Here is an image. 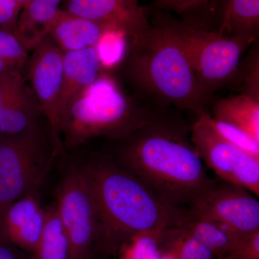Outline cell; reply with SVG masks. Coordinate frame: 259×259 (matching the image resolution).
<instances>
[{
    "instance_id": "6da1fadb",
    "label": "cell",
    "mask_w": 259,
    "mask_h": 259,
    "mask_svg": "<svg viewBox=\"0 0 259 259\" xmlns=\"http://www.w3.org/2000/svg\"><path fill=\"white\" fill-rule=\"evenodd\" d=\"M177 110H161L113 142L109 153L166 202L186 209L215 182L190 139V127Z\"/></svg>"
},
{
    "instance_id": "7a4b0ae2",
    "label": "cell",
    "mask_w": 259,
    "mask_h": 259,
    "mask_svg": "<svg viewBox=\"0 0 259 259\" xmlns=\"http://www.w3.org/2000/svg\"><path fill=\"white\" fill-rule=\"evenodd\" d=\"M79 166L96 209L98 245L107 254L134 235L179 229L188 220L187 209L163 200L109 153L92 155Z\"/></svg>"
},
{
    "instance_id": "3957f363",
    "label": "cell",
    "mask_w": 259,
    "mask_h": 259,
    "mask_svg": "<svg viewBox=\"0 0 259 259\" xmlns=\"http://www.w3.org/2000/svg\"><path fill=\"white\" fill-rule=\"evenodd\" d=\"M112 69L122 88L148 107L197 116L208 112L212 99L199 84L185 51L164 28L151 25L126 39L125 53Z\"/></svg>"
},
{
    "instance_id": "277c9868",
    "label": "cell",
    "mask_w": 259,
    "mask_h": 259,
    "mask_svg": "<svg viewBox=\"0 0 259 259\" xmlns=\"http://www.w3.org/2000/svg\"><path fill=\"white\" fill-rule=\"evenodd\" d=\"M136 100L107 70L79 93L59 119L64 153L90 140L122 139L146 123L158 112Z\"/></svg>"
},
{
    "instance_id": "5b68a950",
    "label": "cell",
    "mask_w": 259,
    "mask_h": 259,
    "mask_svg": "<svg viewBox=\"0 0 259 259\" xmlns=\"http://www.w3.org/2000/svg\"><path fill=\"white\" fill-rule=\"evenodd\" d=\"M147 10L151 25L164 28L176 39L188 58L199 84L211 99L226 88L245 51L253 42L194 30L169 13L152 8Z\"/></svg>"
},
{
    "instance_id": "8992f818",
    "label": "cell",
    "mask_w": 259,
    "mask_h": 259,
    "mask_svg": "<svg viewBox=\"0 0 259 259\" xmlns=\"http://www.w3.org/2000/svg\"><path fill=\"white\" fill-rule=\"evenodd\" d=\"M59 156L47 120L21 134L0 135V213L38 192Z\"/></svg>"
},
{
    "instance_id": "52a82bcc",
    "label": "cell",
    "mask_w": 259,
    "mask_h": 259,
    "mask_svg": "<svg viewBox=\"0 0 259 259\" xmlns=\"http://www.w3.org/2000/svg\"><path fill=\"white\" fill-rule=\"evenodd\" d=\"M54 203L69 238V259L94 258V246L99 239L96 209L78 163H72L66 170Z\"/></svg>"
},
{
    "instance_id": "ba28073f",
    "label": "cell",
    "mask_w": 259,
    "mask_h": 259,
    "mask_svg": "<svg viewBox=\"0 0 259 259\" xmlns=\"http://www.w3.org/2000/svg\"><path fill=\"white\" fill-rule=\"evenodd\" d=\"M206 112L197 115L190 127L191 141L201 160L221 181L258 197L259 158L218 136L207 123Z\"/></svg>"
},
{
    "instance_id": "9c48e42d",
    "label": "cell",
    "mask_w": 259,
    "mask_h": 259,
    "mask_svg": "<svg viewBox=\"0 0 259 259\" xmlns=\"http://www.w3.org/2000/svg\"><path fill=\"white\" fill-rule=\"evenodd\" d=\"M191 217L218 224L237 236L259 231V202L243 187L215 181L189 206Z\"/></svg>"
},
{
    "instance_id": "30bf717a",
    "label": "cell",
    "mask_w": 259,
    "mask_h": 259,
    "mask_svg": "<svg viewBox=\"0 0 259 259\" xmlns=\"http://www.w3.org/2000/svg\"><path fill=\"white\" fill-rule=\"evenodd\" d=\"M27 68L28 78L34 95L49 123L51 137L57 152L64 151L59 133V104L63 82V51L49 35L32 49Z\"/></svg>"
},
{
    "instance_id": "8fae6325",
    "label": "cell",
    "mask_w": 259,
    "mask_h": 259,
    "mask_svg": "<svg viewBox=\"0 0 259 259\" xmlns=\"http://www.w3.org/2000/svg\"><path fill=\"white\" fill-rule=\"evenodd\" d=\"M62 3L61 9L122 34L126 39L151 27L147 9L136 0H68Z\"/></svg>"
},
{
    "instance_id": "7c38bea8",
    "label": "cell",
    "mask_w": 259,
    "mask_h": 259,
    "mask_svg": "<svg viewBox=\"0 0 259 259\" xmlns=\"http://www.w3.org/2000/svg\"><path fill=\"white\" fill-rule=\"evenodd\" d=\"M38 192L17 199L0 213V233L19 249L32 254L46 222Z\"/></svg>"
},
{
    "instance_id": "4fadbf2b",
    "label": "cell",
    "mask_w": 259,
    "mask_h": 259,
    "mask_svg": "<svg viewBox=\"0 0 259 259\" xmlns=\"http://www.w3.org/2000/svg\"><path fill=\"white\" fill-rule=\"evenodd\" d=\"M64 74L59 99V119L71 102L102 74L96 47L63 54Z\"/></svg>"
},
{
    "instance_id": "5bb4252c",
    "label": "cell",
    "mask_w": 259,
    "mask_h": 259,
    "mask_svg": "<svg viewBox=\"0 0 259 259\" xmlns=\"http://www.w3.org/2000/svg\"><path fill=\"white\" fill-rule=\"evenodd\" d=\"M228 0H156L153 10L169 13L186 26L218 33Z\"/></svg>"
},
{
    "instance_id": "9a60e30c",
    "label": "cell",
    "mask_w": 259,
    "mask_h": 259,
    "mask_svg": "<svg viewBox=\"0 0 259 259\" xmlns=\"http://www.w3.org/2000/svg\"><path fill=\"white\" fill-rule=\"evenodd\" d=\"M112 31L100 24L60 9L51 25L49 37L65 52L97 47L102 37Z\"/></svg>"
},
{
    "instance_id": "2e32d148",
    "label": "cell",
    "mask_w": 259,
    "mask_h": 259,
    "mask_svg": "<svg viewBox=\"0 0 259 259\" xmlns=\"http://www.w3.org/2000/svg\"><path fill=\"white\" fill-rule=\"evenodd\" d=\"M60 0H25L18 22V37L32 51L49 35L61 9Z\"/></svg>"
},
{
    "instance_id": "e0dca14e",
    "label": "cell",
    "mask_w": 259,
    "mask_h": 259,
    "mask_svg": "<svg viewBox=\"0 0 259 259\" xmlns=\"http://www.w3.org/2000/svg\"><path fill=\"white\" fill-rule=\"evenodd\" d=\"M36 97L29 85L0 107V135H15L45 120Z\"/></svg>"
},
{
    "instance_id": "ac0fdd59",
    "label": "cell",
    "mask_w": 259,
    "mask_h": 259,
    "mask_svg": "<svg viewBox=\"0 0 259 259\" xmlns=\"http://www.w3.org/2000/svg\"><path fill=\"white\" fill-rule=\"evenodd\" d=\"M210 116L236 126L259 141V101L245 95H230L214 102Z\"/></svg>"
},
{
    "instance_id": "d6986e66",
    "label": "cell",
    "mask_w": 259,
    "mask_h": 259,
    "mask_svg": "<svg viewBox=\"0 0 259 259\" xmlns=\"http://www.w3.org/2000/svg\"><path fill=\"white\" fill-rule=\"evenodd\" d=\"M218 33L253 42L258 39V0H228Z\"/></svg>"
},
{
    "instance_id": "ffe728a7",
    "label": "cell",
    "mask_w": 259,
    "mask_h": 259,
    "mask_svg": "<svg viewBox=\"0 0 259 259\" xmlns=\"http://www.w3.org/2000/svg\"><path fill=\"white\" fill-rule=\"evenodd\" d=\"M182 229L205 245L218 259L228 258L236 245L243 238L216 223L202 218L191 217L190 214Z\"/></svg>"
},
{
    "instance_id": "44dd1931",
    "label": "cell",
    "mask_w": 259,
    "mask_h": 259,
    "mask_svg": "<svg viewBox=\"0 0 259 259\" xmlns=\"http://www.w3.org/2000/svg\"><path fill=\"white\" fill-rule=\"evenodd\" d=\"M33 259H69V238L61 223L55 203L46 208V222Z\"/></svg>"
},
{
    "instance_id": "7402d4cb",
    "label": "cell",
    "mask_w": 259,
    "mask_h": 259,
    "mask_svg": "<svg viewBox=\"0 0 259 259\" xmlns=\"http://www.w3.org/2000/svg\"><path fill=\"white\" fill-rule=\"evenodd\" d=\"M231 92L259 101V40L243 56L233 78L226 86Z\"/></svg>"
},
{
    "instance_id": "603a6c76",
    "label": "cell",
    "mask_w": 259,
    "mask_h": 259,
    "mask_svg": "<svg viewBox=\"0 0 259 259\" xmlns=\"http://www.w3.org/2000/svg\"><path fill=\"white\" fill-rule=\"evenodd\" d=\"M167 233L144 232L130 237L117 250L119 259H160Z\"/></svg>"
},
{
    "instance_id": "cb8c5ba5",
    "label": "cell",
    "mask_w": 259,
    "mask_h": 259,
    "mask_svg": "<svg viewBox=\"0 0 259 259\" xmlns=\"http://www.w3.org/2000/svg\"><path fill=\"white\" fill-rule=\"evenodd\" d=\"M164 243L177 259H218L208 248L184 231L182 228L168 232Z\"/></svg>"
},
{
    "instance_id": "d4e9b609",
    "label": "cell",
    "mask_w": 259,
    "mask_h": 259,
    "mask_svg": "<svg viewBox=\"0 0 259 259\" xmlns=\"http://www.w3.org/2000/svg\"><path fill=\"white\" fill-rule=\"evenodd\" d=\"M205 117L209 127L218 136L233 146L259 158V141L236 126L223 121L214 120L208 112H206Z\"/></svg>"
},
{
    "instance_id": "484cf974",
    "label": "cell",
    "mask_w": 259,
    "mask_h": 259,
    "mask_svg": "<svg viewBox=\"0 0 259 259\" xmlns=\"http://www.w3.org/2000/svg\"><path fill=\"white\" fill-rule=\"evenodd\" d=\"M28 52L16 35L0 30V59L25 76L30 59Z\"/></svg>"
},
{
    "instance_id": "4316f807",
    "label": "cell",
    "mask_w": 259,
    "mask_h": 259,
    "mask_svg": "<svg viewBox=\"0 0 259 259\" xmlns=\"http://www.w3.org/2000/svg\"><path fill=\"white\" fill-rule=\"evenodd\" d=\"M25 3V0H0V30L18 37L19 16Z\"/></svg>"
},
{
    "instance_id": "83f0119b",
    "label": "cell",
    "mask_w": 259,
    "mask_h": 259,
    "mask_svg": "<svg viewBox=\"0 0 259 259\" xmlns=\"http://www.w3.org/2000/svg\"><path fill=\"white\" fill-rule=\"evenodd\" d=\"M25 76L18 71L0 74V107L28 85Z\"/></svg>"
},
{
    "instance_id": "f1b7e54d",
    "label": "cell",
    "mask_w": 259,
    "mask_h": 259,
    "mask_svg": "<svg viewBox=\"0 0 259 259\" xmlns=\"http://www.w3.org/2000/svg\"><path fill=\"white\" fill-rule=\"evenodd\" d=\"M226 259H259V231L242 238Z\"/></svg>"
},
{
    "instance_id": "f546056e",
    "label": "cell",
    "mask_w": 259,
    "mask_h": 259,
    "mask_svg": "<svg viewBox=\"0 0 259 259\" xmlns=\"http://www.w3.org/2000/svg\"><path fill=\"white\" fill-rule=\"evenodd\" d=\"M0 259H33L32 255L19 249L0 233Z\"/></svg>"
},
{
    "instance_id": "4dcf8cb0",
    "label": "cell",
    "mask_w": 259,
    "mask_h": 259,
    "mask_svg": "<svg viewBox=\"0 0 259 259\" xmlns=\"http://www.w3.org/2000/svg\"><path fill=\"white\" fill-rule=\"evenodd\" d=\"M10 71H18L13 69L10 65L8 64V63L5 62V61H3V59H0V74H4V73L10 72Z\"/></svg>"
},
{
    "instance_id": "1f68e13d",
    "label": "cell",
    "mask_w": 259,
    "mask_h": 259,
    "mask_svg": "<svg viewBox=\"0 0 259 259\" xmlns=\"http://www.w3.org/2000/svg\"><path fill=\"white\" fill-rule=\"evenodd\" d=\"M160 259H177L176 257H175V254H174L173 252L171 251V250L169 248L166 246L164 243V248H163V252H162V254L161 258Z\"/></svg>"
},
{
    "instance_id": "d6a6232c",
    "label": "cell",
    "mask_w": 259,
    "mask_h": 259,
    "mask_svg": "<svg viewBox=\"0 0 259 259\" xmlns=\"http://www.w3.org/2000/svg\"><path fill=\"white\" fill-rule=\"evenodd\" d=\"M90 259H94V258H90Z\"/></svg>"
}]
</instances>
